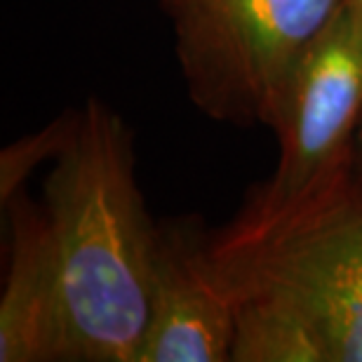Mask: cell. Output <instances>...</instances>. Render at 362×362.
I'll list each match as a JSON object with an SVG mask.
<instances>
[{"label":"cell","instance_id":"cell-3","mask_svg":"<svg viewBox=\"0 0 362 362\" xmlns=\"http://www.w3.org/2000/svg\"><path fill=\"white\" fill-rule=\"evenodd\" d=\"M341 0H170L193 101L214 118H278L287 83Z\"/></svg>","mask_w":362,"mask_h":362},{"label":"cell","instance_id":"cell-2","mask_svg":"<svg viewBox=\"0 0 362 362\" xmlns=\"http://www.w3.org/2000/svg\"><path fill=\"white\" fill-rule=\"evenodd\" d=\"M360 115L362 10L341 0L287 83L273 122L280 134L278 170L214 255L230 257L255 247L337 200Z\"/></svg>","mask_w":362,"mask_h":362},{"label":"cell","instance_id":"cell-10","mask_svg":"<svg viewBox=\"0 0 362 362\" xmlns=\"http://www.w3.org/2000/svg\"><path fill=\"white\" fill-rule=\"evenodd\" d=\"M360 153H362V127H360Z\"/></svg>","mask_w":362,"mask_h":362},{"label":"cell","instance_id":"cell-9","mask_svg":"<svg viewBox=\"0 0 362 362\" xmlns=\"http://www.w3.org/2000/svg\"><path fill=\"white\" fill-rule=\"evenodd\" d=\"M349 3H353V5H358L360 10H362V0H349Z\"/></svg>","mask_w":362,"mask_h":362},{"label":"cell","instance_id":"cell-7","mask_svg":"<svg viewBox=\"0 0 362 362\" xmlns=\"http://www.w3.org/2000/svg\"><path fill=\"white\" fill-rule=\"evenodd\" d=\"M238 292V289H235ZM235 362H327L322 344L299 315L255 292H238Z\"/></svg>","mask_w":362,"mask_h":362},{"label":"cell","instance_id":"cell-5","mask_svg":"<svg viewBox=\"0 0 362 362\" xmlns=\"http://www.w3.org/2000/svg\"><path fill=\"white\" fill-rule=\"evenodd\" d=\"M238 292L214 255L158 235L148 317L134 362H223L235 337Z\"/></svg>","mask_w":362,"mask_h":362},{"label":"cell","instance_id":"cell-8","mask_svg":"<svg viewBox=\"0 0 362 362\" xmlns=\"http://www.w3.org/2000/svg\"><path fill=\"white\" fill-rule=\"evenodd\" d=\"M74 127V120L66 122V127L62 125H52L47 127L40 136H33L31 141L26 144H17V146L7 148L3 153V177H0V184H3V200H7V195H12L14 188L19 186V181L26 177V172L33 168L40 158H45L49 153H59L64 141Z\"/></svg>","mask_w":362,"mask_h":362},{"label":"cell","instance_id":"cell-1","mask_svg":"<svg viewBox=\"0 0 362 362\" xmlns=\"http://www.w3.org/2000/svg\"><path fill=\"white\" fill-rule=\"evenodd\" d=\"M62 360L134 362L148 317L158 235L134 184L120 118L90 101L45 184Z\"/></svg>","mask_w":362,"mask_h":362},{"label":"cell","instance_id":"cell-6","mask_svg":"<svg viewBox=\"0 0 362 362\" xmlns=\"http://www.w3.org/2000/svg\"><path fill=\"white\" fill-rule=\"evenodd\" d=\"M12 262L0 299V362L62 360V315L45 216L12 214Z\"/></svg>","mask_w":362,"mask_h":362},{"label":"cell","instance_id":"cell-4","mask_svg":"<svg viewBox=\"0 0 362 362\" xmlns=\"http://www.w3.org/2000/svg\"><path fill=\"white\" fill-rule=\"evenodd\" d=\"M216 259L238 292L299 315L327 362H362V202L339 195L255 247Z\"/></svg>","mask_w":362,"mask_h":362}]
</instances>
